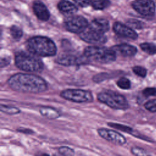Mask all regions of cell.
<instances>
[{
  "instance_id": "obj_1",
  "label": "cell",
  "mask_w": 156,
  "mask_h": 156,
  "mask_svg": "<svg viewBox=\"0 0 156 156\" xmlns=\"http://www.w3.org/2000/svg\"><path fill=\"white\" fill-rule=\"evenodd\" d=\"M7 84L13 91L25 93H40L48 89L46 82L41 77L29 73H17L7 80Z\"/></svg>"
},
{
  "instance_id": "obj_2",
  "label": "cell",
  "mask_w": 156,
  "mask_h": 156,
  "mask_svg": "<svg viewBox=\"0 0 156 156\" xmlns=\"http://www.w3.org/2000/svg\"><path fill=\"white\" fill-rule=\"evenodd\" d=\"M26 46L28 52L38 57H51L57 52L54 42L48 37L43 36H35L29 38Z\"/></svg>"
},
{
  "instance_id": "obj_3",
  "label": "cell",
  "mask_w": 156,
  "mask_h": 156,
  "mask_svg": "<svg viewBox=\"0 0 156 156\" xmlns=\"http://www.w3.org/2000/svg\"><path fill=\"white\" fill-rule=\"evenodd\" d=\"M38 57L29 52L18 51L15 54V65L26 72H40L43 69V63Z\"/></svg>"
},
{
  "instance_id": "obj_4",
  "label": "cell",
  "mask_w": 156,
  "mask_h": 156,
  "mask_svg": "<svg viewBox=\"0 0 156 156\" xmlns=\"http://www.w3.org/2000/svg\"><path fill=\"white\" fill-rule=\"evenodd\" d=\"M83 55L89 61L100 63H110L114 62L116 58V54L112 48L97 46L87 47Z\"/></svg>"
},
{
  "instance_id": "obj_5",
  "label": "cell",
  "mask_w": 156,
  "mask_h": 156,
  "mask_svg": "<svg viewBox=\"0 0 156 156\" xmlns=\"http://www.w3.org/2000/svg\"><path fill=\"white\" fill-rule=\"evenodd\" d=\"M97 99L101 103L116 110H126L129 107L124 96L111 90L101 91L98 94Z\"/></svg>"
},
{
  "instance_id": "obj_6",
  "label": "cell",
  "mask_w": 156,
  "mask_h": 156,
  "mask_svg": "<svg viewBox=\"0 0 156 156\" xmlns=\"http://www.w3.org/2000/svg\"><path fill=\"white\" fill-rule=\"evenodd\" d=\"M60 96L68 101L76 103H88L93 101L92 93L81 89H66L62 91Z\"/></svg>"
},
{
  "instance_id": "obj_7",
  "label": "cell",
  "mask_w": 156,
  "mask_h": 156,
  "mask_svg": "<svg viewBox=\"0 0 156 156\" xmlns=\"http://www.w3.org/2000/svg\"><path fill=\"white\" fill-rule=\"evenodd\" d=\"M88 25L87 19L82 16H71L64 21V27L68 31L78 34L85 30Z\"/></svg>"
},
{
  "instance_id": "obj_8",
  "label": "cell",
  "mask_w": 156,
  "mask_h": 156,
  "mask_svg": "<svg viewBox=\"0 0 156 156\" xmlns=\"http://www.w3.org/2000/svg\"><path fill=\"white\" fill-rule=\"evenodd\" d=\"M90 62L84 55H78L71 53H66L60 55L56 60V62L63 66L79 65Z\"/></svg>"
},
{
  "instance_id": "obj_9",
  "label": "cell",
  "mask_w": 156,
  "mask_h": 156,
  "mask_svg": "<svg viewBox=\"0 0 156 156\" xmlns=\"http://www.w3.org/2000/svg\"><path fill=\"white\" fill-rule=\"evenodd\" d=\"M79 37L84 41L94 44H101L105 43L107 38L104 34L99 33L88 27L82 32L79 34Z\"/></svg>"
},
{
  "instance_id": "obj_10",
  "label": "cell",
  "mask_w": 156,
  "mask_h": 156,
  "mask_svg": "<svg viewBox=\"0 0 156 156\" xmlns=\"http://www.w3.org/2000/svg\"><path fill=\"white\" fill-rule=\"evenodd\" d=\"M132 7L140 15L152 16L155 13V4L152 0H135L132 3Z\"/></svg>"
},
{
  "instance_id": "obj_11",
  "label": "cell",
  "mask_w": 156,
  "mask_h": 156,
  "mask_svg": "<svg viewBox=\"0 0 156 156\" xmlns=\"http://www.w3.org/2000/svg\"><path fill=\"white\" fill-rule=\"evenodd\" d=\"M98 133L101 137L105 140L118 145H123L126 143V139L120 133L104 128L98 129Z\"/></svg>"
},
{
  "instance_id": "obj_12",
  "label": "cell",
  "mask_w": 156,
  "mask_h": 156,
  "mask_svg": "<svg viewBox=\"0 0 156 156\" xmlns=\"http://www.w3.org/2000/svg\"><path fill=\"white\" fill-rule=\"evenodd\" d=\"M113 31L117 35L132 40L138 38V34L129 26H126L119 22H115L113 26Z\"/></svg>"
},
{
  "instance_id": "obj_13",
  "label": "cell",
  "mask_w": 156,
  "mask_h": 156,
  "mask_svg": "<svg viewBox=\"0 0 156 156\" xmlns=\"http://www.w3.org/2000/svg\"><path fill=\"white\" fill-rule=\"evenodd\" d=\"M33 10L36 16L41 21H48L50 17V13L48 8L40 1L37 0L34 2Z\"/></svg>"
},
{
  "instance_id": "obj_14",
  "label": "cell",
  "mask_w": 156,
  "mask_h": 156,
  "mask_svg": "<svg viewBox=\"0 0 156 156\" xmlns=\"http://www.w3.org/2000/svg\"><path fill=\"white\" fill-rule=\"evenodd\" d=\"M112 49L116 54H118L124 57H132L137 52V49L136 47L126 43L115 45L112 48Z\"/></svg>"
},
{
  "instance_id": "obj_15",
  "label": "cell",
  "mask_w": 156,
  "mask_h": 156,
  "mask_svg": "<svg viewBox=\"0 0 156 156\" xmlns=\"http://www.w3.org/2000/svg\"><path fill=\"white\" fill-rule=\"evenodd\" d=\"M88 27L99 33L105 34L110 28L108 21L104 18H96L88 25Z\"/></svg>"
},
{
  "instance_id": "obj_16",
  "label": "cell",
  "mask_w": 156,
  "mask_h": 156,
  "mask_svg": "<svg viewBox=\"0 0 156 156\" xmlns=\"http://www.w3.org/2000/svg\"><path fill=\"white\" fill-rule=\"evenodd\" d=\"M58 10L65 14L71 15L77 11V7L67 0H62L58 3Z\"/></svg>"
},
{
  "instance_id": "obj_17",
  "label": "cell",
  "mask_w": 156,
  "mask_h": 156,
  "mask_svg": "<svg viewBox=\"0 0 156 156\" xmlns=\"http://www.w3.org/2000/svg\"><path fill=\"white\" fill-rule=\"evenodd\" d=\"M40 114L48 119H54L60 117V112L54 108L51 107H41L39 109Z\"/></svg>"
},
{
  "instance_id": "obj_18",
  "label": "cell",
  "mask_w": 156,
  "mask_h": 156,
  "mask_svg": "<svg viewBox=\"0 0 156 156\" xmlns=\"http://www.w3.org/2000/svg\"><path fill=\"white\" fill-rule=\"evenodd\" d=\"M110 127H112L113 128H115L116 129L123 131L124 132H127L128 133H130L131 135H133V136L135 135L136 132H135L134 130H133L131 127L121 124H118V123H115V122H108L107 124Z\"/></svg>"
},
{
  "instance_id": "obj_19",
  "label": "cell",
  "mask_w": 156,
  "mask_h": 156,
  "mask_svg": "<svg viewBox=\"0 0 156 156\" xmlns=\"http://www.w3.org/2000/svg\"><path fill=\"white\" fill-rule=\"evenodd\" d=\"M0 110L2 113H6L7 115H10L18 114L21 112V110L16 107L4 105V104H1Z\"/></svg>"
},
{
  "instance_id": "obj_20",
  "label": "cell",
  "mask_w": 156,
  "mask_h": 156,
  "mask_svg": "<svg viewBox=\"0 0 156 156\" xmlns=\"http://www.w3.org/2000/svg\"><path fill=\"white\" fill-rule=\"evenodd\" d=\"M110 4V0H93L91 2L93 7L96 10H102Z\"/></svg>"
},
{
  "instance_id": "obj_21",
  "label": "cell",
  "mask_w": 156,
  "mask_h": 156,
  "mask_svg": "<svg viewBox=\"0 0 156 156\" xmlns=\"http://www.w3.org/2000/svg\"><path fill=\"white\" fill-rule=\"evenodd\" d=\"M141 49L148 54L156 53V44L151 43H143L140 45Z\"/></svg>"
},
{
  "instance_id": "obj_22",
  "label": "cell",
  "mask_w": 156,
  "mask_h": 156,
  "mask_svg": "<svg viewBox=\"0 0 156 156\" xmlns=\"http://www.w3.org/2000/svg\"><path fill=\"white\" fill-rule=\"evenodd\" d=\"M10 34L12 38L15 40H19L23 36V31L17 26H12L10 29Z\"/></svg>"
},
{
  "instance_id": "obj_23",
  "label": "cell",
  "mask_w": 156,
  "mask_h": 156,
  "mask_svg": "<svg viewBox=\"0 0 156 156\" xmlns=\"http://www.w3.org/2000/svg\"><path fill=\"white\" fill-rule=\"evenodd\" d=\"M116 85L118 87L123 90H127L130 88V82L126 77H121L117 81Z\"/></svg>"
},
{
  "instance_id": "obj_24",
  "label": "cell",
  "mask_w": 156,
  "mask_h": 156,
  "mask_svg": "<svg viewBox=\"0 0 156 156\" xmlns=\"http://www.w3.org/2000/svg\"><path fill=\"white\" fill-rule=\"evenodd\" d=\"M58 151L63 155H73L74 154V149L68 146H61L58 148Z\"/></svg>"
},
{
  "instance_id": "obj_25",
  "label": "cell",
  "mask_w": 156,
  "mask_h": 156,
  "mask_svg": "<svg viewBox=\"0 0 156 156\" xmlns=\"http://www.w3.org/2000/svg\"><path fill=\"white\" fill-rule=\"evenodd\" d=\"M132 70L133 71V73L141 77H145L146 76V73H147V71L146 69L140 66H135L134 67H133Z\"/></svg>"
},
{
  "instance_id": "obj_26",
  "label": "cell",
  "mask_w": 156,
  "mask_h": 156,
  "mask_svg": "<svg viewBox=\"0 0 156 156\" xmlns=\"http://www.w3.org/2000/svg\"><path fill=\"white\" fill-rule=\"evenodd\" d=\"M127 23L128 26L129 27H130L131 28L141 29L143 27V23L138 20H136L130 19L127 21Z\"/></svg>"
},
{
  "instance_id": "obj_27",
  "label": "cell",
  "mask_w": 156,
  "mask_h": 156,
  "mask_svg": "<svg viewBox=\"0 0 156 156\" xmlns=\"http://www.w3.org/2000/svg\"><path fill=\"white\" fill-rule=\"evenodd\" d=\"M144 107L149 111L151 112H156V99H151L144 104Z\"/></svg>"
},
{
  "instance_id": "obj_28",
  "label": "cell",
  "mask_w": 156,
  "mask_h": 156,
  "mask_svg": "<svg viewBox=\"0 0 156 156\" xmlns=\"http://www.w3.org/2000/svg\"><path fill=\"white\" fill-rule=\"evenodd\" d=\"M131 152L133 154H134L135 155L141 156V155H149V154L147 153L144 149H143L141 147H132L131 149Z\"/></svg>"
},
{
  "instance_id": "obj_29",
  "label": "cell",
  "mask_w": 156,
  "mask_h": 156,
  "mask_svg": "<svg viewBox=\"0 0 156 156\" xmlns=\"http://www.w3.org/2000/svg\"><path fill=\"white\" fill-rule=\"evenodd\" d=\"M143 94L145 97L155 96H156V88H146L143 91Z\"/></svg>"
},
{
  "instance_id": "obj_30",
  "label": "cell",
  "mask_w": 156,
  "mask_h": 156,
  "mask_svg": "<svg viewBox=\"0 0 156 156\" xmlns=\"http://www.w3.org/2000/svg\"><path fill=\"white\" fill-rule=\"evenodd\" d=\"M74 1L79 5L82 7H85L91 4L93 0H73Z\"/></svg>"
},
{
  "instance_id": "obj_31",
  "label": "cell",
  "mask_w": 156,
  "mask_h": 156,
  "mask_svg": "<svg viewBox=\"0 0 156 156\" xmlns=\"http://www.w3.org/2000/svg\"><path fill=\"white\" fill-rule=\"evenodd\" d=\"M10 63V58L9 57H3L1 58V62H0V65H1V68H2L4 67L7 66L9 65Z\"/></svg>"
},
{
  "instance_id": "obj_32",
  "label": "cell",
  "mask_w": 156,
  "mask_h": 156,
  "mask_svg": "<svg viewBox=\"0 0 156 156\" xmlns=\"http://www.w3.org/2000/svg\"><path fill=\"white\" fill-rule=\"evenodd\" d=\"M17 131L21 133H26V134H32L34 133V131L32 130L31 129H26V128H20L17 129Z\"/></svg>"
}]
</instances>
